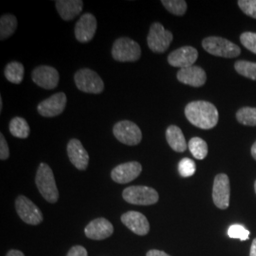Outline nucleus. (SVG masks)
I'll list each match as a JSON object with an SVG mask.
<instances>
[{
	"label": "nucleus",
	"mask_w": 256,
	"mask_h": 256,
	"mask_svg": "<svg viewBox=\"0 0 256 256\" xmlns=\"http://www.w3.org/2000/svg\"><path fill=\"white\" fill-rule=\"evenodd\" d=\"M74 81L79 90L88 94H101L104 82L100 75L90 68H82L74 75Z\"/></svg>",
	"instance_id": "5"
},
{
	"label": "nucleus",
	"mask_w": 256,
	"mask_h": 256,
	"mask_svg": "<svg viewBox=\"0 0 256 256\" xmlns=\"http://www.w3.org/2000/svg\"><path fill=\"white\" fill-rule=\"evenodd\" d=\"M126 202L133 205L150 206L158 203L160 196L155 189L147 186H131L122 192Z\"/></svg>",
	"instance_id": "6"
},
{
	"label": "nucleus",
	"mask_w": 256,
	"mask_h": 256,
	"mask_svg": "<svg viewBox=\"0 0 256 256\" xmlns=\"http://www.w3.org/2000/svg\"><path fill=\"white\" fill-rule=\"evenodd\" d=\"M203 48L212 55L223 58H236L241 54L240 48L222 37L212 36L202 41Z\"/></svg>",
	"instance_id": "3"
},
{
	"label": "nucleus",
	"mask_w": 256,
	"mask_h": 256,
	"mask_svg": "<svg viewBox=\"0 0 256 256\" xmlns=\"http://www.w3.org/2000/svg\"><path fill=\"white\" fill-rule=\"evenodd\" d=\"M32 76L34 84L48 90H54L60 81V75L57 70L50 66H38L32 72Z\"/></svg>",
	"instance_id": "12"
},
{
	"label": "nucleus",
	"mask_w": 256,
	"mask_h": 256,
	"mask_svg": "<svg viewBox=\"0 0 256 256\" xmlns=\"http://www.w3.org/2000/svg\"><path fill=\"white\" fill-rule=\"evenodd\" d=\"M146 256H171L167 254L164 252L162 250H152L150 252H148Z\"/></svg>",
	"instance_id": "35"
},
{
	"label": "nucleus",
	"mask_w": 256,
	"mask_h": 256,
	"mask_svg": "<svg viewBox=\"0 0 256 256\" xmlns=\"http://www.w3.org/2000/svg\"><path fill=\"white\" fill-rule=\"evenodd\" d=\"M185 115L192 126L204 130L216 128L220 120L218 110L209 102H190L185 108Z\"/></svg>",
	"instance_id": "1"
},
{
	"label": "nucleus",
	"mask_w": 256,
	"mask_h": 256,
	"mask_svg": "<svg viewBox=\"0 0 256 256\" xmlns=\"http://www.w3.org/2000/svg\"><path fill=\"white\" fill-rule=\"evenodd\" d=\"M238 6L245 14L256 19V0H239Z\"/></svg>",
	"instance_id": "32"
},
{
	"label": "nucleus",
	"mask_w": 256,
	"mask_h": 256,
	"mask_svg": "<svg viewBox=\"0 0 256 256\" xmlns=\"http://www.w3.org/2000/svg\"><path fill=\"white\" fill-rule=\"evenodd\" d=\"M3 110V100H2V97H0V112H2Z\"/></svg>",
	"instance_id": "39"
},
{
	"label": "nucleus",
	"mask_w": 256,
	"mask_h": 256,
	"mask_svg": "<svg viewBox=\"0 0 256 256\" xmlns=\"http://www.w3.org/2000/svg\"><path fill=\"white\" fill-rule=\"evenodd\" d=\"M250 256H256V238L252 241V248H250Z\"/></svg>",
	"instance_id": "37"
},
{
	"label": "nucleus",
	"mask_w": 256,
	"mask_h": 256,
	"mask_svg": "<svg viewBox=\"0 0 256 256\" xmlns=\"http://www.w3.org/2000/svg\"><path fill=\"white\" fill-rule=\"evenodd\" d=\"M68 98L64 92H60L41 102L38 106V113L45 118H54L61 115L66 106Z\"/></svg>",
	"instance_id": "11"
},
{
	"label": "nucleus",
	"mask_w": 256,
	"mask_h": 256,
	"mask_svg": "<svg viewBox=\"0 0 256 256\" xmlns=\"http://www.w3.org/2000/svg\"><path fill=\"white\" fill-rule=\"evenodd\" d=\"M252 156L256 160V142H254V144L252 146Z\"/></svg>",
	"instance_id": "38"
},
{
	"label": "nucleus",
	"mask_w": 256,
	"mask_h": 256,
	"mask_svg": "<svg viewBox=\"0 0 256 256\" xmlns=\"http://www.w3.org/2000/svg\"><path fill=\"white\" fill-rule=\"evenodd\" d=\"M212 200L220 210H227L230 200V184L227 174H218L214 178L212 188Z\"/></svg>",
	"instance_id": "10"
},
{
	"label": "nucleus",
	"mask_w": 256,
	"mask_h": 256,
	"mask_svg": "<svg viewBox=\"0 0 256 256\" xmlns=\"http://www.w3.org/2000/svg\"><path fill=\"white\" fill-rule=\"evenodd\" d=\"M176 77L180 82L192 88H202L207 81V74L205 70L196 66L180 70Z\"/></svg>",
	"instance_id": "18"
},
{
	"label": "nucleus",
	"mask_w": 256,
	"mask_h": 256,
	"mask_svg": "<svg viewBox=\"0 0 256 256\" xmlns=\"http://www.w3.org/2000/svg\"><path fill=\"white\" fill-rule=\"evenodd\" d=\"M37 188L42 196L50 203H56L59 200V191L55 182L54 174L46 164H41L36 178Z\"/></svg>",
	"instance_id": "2"
},
{
	"label": "nucleus",
	"mask_w": 256,
	"mask_h": 256,
	"mask_svg": "<svg viewBox=\"0 0 256 256\" xmlns=\"http://www.w3.org/2000/svg\"><path fill=\"white\" fill-rule=\"evenodd\" d=\"M114 232V227L106 218H97L92 221L84 230L86 238L92 240H104L110 238Z\"/></svg>",
	"instance_id": "19"
},
{
	"label": "nucleus",
	"mask_w": 256,
	"mask_h": 256,
	"mask_svg": "<svg viewBox=\"0 0 256 256\" xmlns=\"http://www.w3.org/2000/svg\"><path fill=\"white\" fill-rule=\"evenodd\" d=\"M97 19L92 14H84L75 26V37L80 43H88L97 32Z\"/></svg>",
	"instance_id": "13"
},
{
	"label": "nucleus",
	"mask_w": 256,
	"mask_h": 256,
	"mask_svg": "<svg viewBox=\"0 0 256 256\" xmlns=\"http://www.w3.org/2000/svg\"><path fill=\"white\" fill-rule=\"evenodd\" d=\"M254 189H256V183H254Z\"/></svg>",
	"instance_id": "40"
},
{
	"label": "nucleus",
	"mask_w": 256,
	"mask_h": 256,
	"mask_svg": "<svg viewBox=\"0 0 256 256\" xmlns=\"http://www.w3.org/2000/svg\"><path fill=\"white\" fill-rule=\"evenodd\" d=\"M234 68L240 75L256 81V63L248 61H238L234 64Z\"/></svg>",
	"instance_id": "28"
},
{
	"label": "nucleus",
	"mask_w": 256,
	"mask_h": 256,
	"mask_svg": "<svg viewBox=\"0 0 256 256\" xmlns=\"http://www.w3.org/2000/svg\"><path fill=\"white\" fill-rule=\"evenodd\" d=\"M198 58V52L192 46H182L168 56V63L180 70L194 66Z\"/></svg>",
	"instance_id": "15"
},
{
	"label": "nucleus",
	"mask_w": 256,
	"mask_h": 256,
	"mask_svg": "<svg viewBox=\"0 0 256 256\" xmlns=\"http://www.w3.org/2000/svg\"><path fill=\"white\" fill-rule=\"evenodd\" d=\"M188 146L192 156L196 160H202L208 156V152H209L208 144L200 138H192V140L189 142Z\"/></svg>",
	"instance_id": "25"
},
{
	"label": "nucleus",
	"mask_w": 256,
	"mask_h": 256,
	"mask_svg": "<svg viewBox=\"0 0 256 256\" xmlns=\"http://www.w3.org/2000/svg\"><path fill=\"white\" fill-rule=\"evenodd\" d=\"M7 256H25L24 254L20 250H10L8 252Z\"/></svg>",
	"instance_id": "36"
},
{
	"label": "nucleus",
	"mask_w": 256,
	"mask_h": 256,
	"mask_svg": "<svg viewBox=\"0 0 256 256\" xmlns=\"http://www.w3.org/2000/svg\"><path fill=\"white\" fill-rule=\"evenodd\" d=\"M10 156V148L8 142L4 135L0 134V158L1 160H6Z\"/></svg>",
	"instance_id": "33"
},
{
	"label": "nucleus",
	"mask_w": 256,
	"mask_h": 256,
	"mask_svg": "<svg viewBox=\"0 0 256 256\" xmlns=\"http://www.w3.org/2000/svg\"><path fill=\"white\" fill-rule=\"evenodd\" d=\"M84 8L82 0H58L56 1V9L59 16L64 21H72L76 18Z\"/></svg>",
	"instance_id": "20"
},
{
	"label": "nucleus",
	"mask_w": 256,
	"mask_h": 256,
	"mask_svg": "<svg viewBox=\"0 0 256 256\" xmlns=\"http://www.w3.org/2000/svg\"><path fill=\"white\" fill-rule=\"evenodd\" d=\"M122 222L128 229L138 236H146L150 230V224L144 214L138 212H128L122 216Z\"/></svg>",
	"instance_id": "17"
},
{
	"label": "nucleus",
	"mask_w": 256,
	"mask_h": 256,
	"mask_svg": "<svg viewBox=\"0 0 256 256\" xmlns=\"http://www.w3.org/2000/svg\"><path fill=\"white\" fill-rule=\"evenodd\" d=\"M174 39L173 34L165 30L164 25L156 22L152 24L147 37L149 48L155 54H164L167 52Z\"/></svg>",
	"instance_id": "7"
},
{
	"label": "nucleus",
	"mask_w": 256,
	"mask_h": 256,
	"mask_svg": "<svg viewBox=\"0 0 256 256\" xmlns=\"http://www.w3.org/2000/svg\"><path fill=\"white\" fill-rule=\"evenodd\" d=\"M4 74H5L6 79L10 82L20 84L21 82H23V79H24L25 68L19 62H12L7 64Z\"/></svg>",
	"instance_id": "23"
},
{
	"label": "nucleus",
	"mask_w": 256,
	"mask_h": 256,
	"mask_svg": "<svg viewBox=\"0 0 256 256\" xmlns=\"http://www.w3.org/2000/svg\"><path fill=\"white\" fill-rule=\"evenodd\" d=\"M66 151L70 162L78 170L86 171L88 169L90 164V155L79 140L72 138L70 140Z\"/></svg>",
	"instance_id": "16"
},
{
	"label": "nucleus",
	"mask_w": 256,
	"mask_h": 256,
	"mask_svg": "<svg viewBox=\"0 0 256 256\" xmlns=\"http://www.w3.org/2000/svg\"><path fill=\"white\" fill-rule=\"evenodd\" d=\"M228 234L232 239H240L241 241H246L250 238V232L242 225H232L229 228Z\"/></svg>",
	"instance_id": "30"
},
{
	"label": "nucleus",
	"mask_w": 256,
	"mask_h": 256,
	"mask_svg": "<svg viewBox=\"0 0 256 256\" xmlns=\"http://www.w3.org/2000/svg\"><path fill=\"white\" fill-rule=\"evenodd\" d=\"M18 26V18L14 14H4L0 19V39L3 41L14 34Z\"/></svg>",
	"instance_id": "22"
},
{
	"label": "nucleus",
	"mask_w": 256,
	"mask_h": 256,
	"mask_svg": "<svg viewBox=\"0 0 256 256\" xmlns=\"http://www.w3.org/2000/svg\"><path fill=\"white\" fill-rule=\"evenodd\" d=\"M10 132L14 137L25 140L30 134V128L26 120L16 117L10 122Z\"/></svg>",
	"instance_id": "24"
},
{
	"label": "nucleus",
	"mask_w": 256,
	"mask_h": 256,
	"mask_svg": "<svg viewBox=\"0 0 256 256\" xmlns=\"http://www.w3.org/2000/svg\"><path fill=\"white\" fill-rule=\"evenodd\" d=\"M196 166L191 158H185L180 160L178 164V172L182 178H191L196 174Z\"/></svg>",
	"instance_id": "29"
},
{
	"label": "nucleus",
	"mask_w": 256,
	"mask_h": 256,
	"mask_svg": "<svg viewBox=\"0 0 256 256\" xmlns=\"http://www.w3.org/2000/svg\"><path fill=\"white\" fill-rule=\"evenodd\" d=\"M162 4L169 12L176 16H182L187 10V2L184 0H162Z\"/></svg>",
	"instance_id": "26"
},
{
	"label": "nucleus",
	"mask_w": 256,
	"mask_h": 256,
	"mask_svg": "<svg viewBox=\"0 0 256 256\" xmlns=\"http://www.w3.org/2000/svg\"><path fill=\"white\" fill-rule=\"evenodd\" d=\"M236 119L243 126H256V108H243L238 110Z\"/></svg>",
	"instance_id": "27"
},
{
	"label": "nucleus",
	"mask_w": 256,
	"mask_h": 256,
	"mask_svg": "<svg viewBox=\"0 0 256 256\" xmlns=\"http://www.w3.org/2000/svg\"><path fill=\"white\" fill-rule=\"evenodd\" d=\"M140 56L142 48L140 45L128 37L119 38L112 46V57L118 62H136L140 60Z\"/></svg>",
	"instance_id": "4"
},
{
	"label": "nucleus",
	"mask_w": 256,
	"mask_h": 256,
	"mask_svg": "<svg viewBox=\"0 0 256 256\" xmlns=\"http://www.w3.org/2000/svg\"><path fill=\"white\" fill-rule=\"evenodd\" d=\"M113 134L120 142L128 146H136L142 140L140 128L130 120H122L116 124L113 128Z\"/></svg>",
	"instance_id": "8"
},
{
	"label": "nucleus",
	"mask_w": 256,
	"mask_h": 256,
	"mask_svg": "<svg viewBox=\"0 0 256 256\" xmlns=\"http://www.w3.org/2000/svg\"><path fill=\"white\" fill-rule=\"evenodd\" d=\"M66 256H88V250L84 248L82 246H75L70 250Z\"/></svg>",
	"instance_id": "34"
},
{
	"label": "nucleus",
	"mask_w": 256,
	"mask_h": 256,
	"mask_svg": "<svg viewBox=\"0 0 256 256\" xmlns=\"http://www.w3.org/2000/svg\"><path fill=\"white\" fill-rule=\"evenodd\" d=\"M166 140L170 147L178 153H183L187 149L186 140L182 130L176 126H170L166 130Z\"/></svg>",
	"instance_id": "21"
},
{
	"label": "nucleus",
	"mask_w": 256,
	"mask_h": 256,
	"mask_svg": "<svg viewBox=\"0 0 256 256\" xmlns=\"http://www.w3.org/2000/svg\"><path fill=\"white\" fill-rule=\"evenodd\" d=\"M240 41L242 45L248 48L250 52L256 54V34L254 32H244L240 36Z\"/></svg>",
	"instance_id": "31"
},
{
	"label": "nucleus",
	"mask_w": 256,
	"mask_h": 256,
	"mask_svg": "<svg viewBox=\"0 0 256 256\" xmlns=\"http://www.w3.org/2000/svg\"><path fill=\"white\" fill-rule=\"evenodd\" d=\"M142 172V166L138 162L122 164L115 167L111 172V178L115 182L128 184L136 178Z\"/></svg>",
	"instance_id": "14"
},
{
	"label": "nucleus",
	"mask_w": 256,
	"mask_h": 256,
	"mask_svg": "<svg viewBox=\"0 0 256 256\" xmlns=\"http://www.w3.org/2000/svg\"><path fill=\"white\" fill-rule=\"evenodd\" d=\"M16 209L21 220L28 225L37 226L43 222L44 218L36 205L24 196H20L16 202Z\"/></svg>",
	"instance_id": "9"
}]
</instances>
